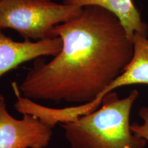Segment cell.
I'll return each instance as SVG.
<instances>
[{
	"mask_svg": "<svg viewBox=\"0 0 148 148\" xmlns=\"http://www.w3.org/2000/svg\"><path fill=\"white\" fill-rule=\"evenodd\" d=\"M62 49L52 60L36 59L18 89L32 100L86 103L96 99L124 71L132 40L117 17L95 5L53 31Z\"/></svg>",
	"mask_w": 148,
	"mask_h": 148,
	"instance_id": "6da1fadb",
	"label": "cell"
},
{
	"mask_svg": "<svg viewBox=\"0 0 148 148\" xmlns=\"http://www.w3.org/2000/svg\"><path fill=\"white\" fill-rule=\"evenodd\" d=\"M63 3L79 7L95 5L109 11L119 20L131 40L136 33L147 36V25L132 0H63Z\"/></svg>",
	"mask_w": 148,
	"mask_h": 148,
	"instance_id": "52a82bcc",
	"label": "cell"
},
{
	"mask_svg": "<svg viewBox=\"0 0 148 148\" xmlns=\"http://www.w3.org/2000/svg\"><path fill=\"white\" fill-rule=\"evenodd\" d=\"M83 7L52 0H0V29H12L25 39L51 38L59 24L77 17Z\"/></svg>",
	"mask_w": 148,
	"mask_h": 148,
	"instance_id": "3957f363",
	"label": "cell"
},
{
	"mask_svg": "<svg viewBox=\"0 0 148 148\" xmlns=\"http://www.w3.org/2000/svg\"><path fill=\"white\" fill-rule=\"evenodd\" d=\"M52 134V127L33 114L14 118L0 94V148H46Z\"/></svg>",
	"mask_w": 148,
	"mask_h": 148,
	"instance_id": "277c9868",
	"label": "cell"
},
{
	"mask_svg": "<svg viewBox=\"0 0 148 148\" xmlns=\"http://www.w3.org/2000/svg\"><path fill=\"white\" fill-rule=\"evenodd\" d=\"M139 96L133 89L126 97L115 91L103 96L95 111L60 123L71 148H145L147 140L135 134L130 123L133 104Z\"/></svg>",
	"mask_w": 148,
	"mask_h": 148,
	"instance_id": "7a4b0ae2",
	"label": "cell"
},
{
	"mask_svg": "<svg viewBox=\"0 0 148 148\" xmlns=\"http://www.w3.org/2000/svg\"><path fill=\"white\" fill-rule=\"evenodd\" d=\"M0 29V78L11 70L42 56H54L62 49L59 37L33 41L24 39L16 41Z\"/></svg>",
	"mask_w": 148,
	"mask_h": 148,
	"instance_id": "5b68a950",
	"label": "cell"
},
{
	"mask_svg": "<svg viewBox=\"0 0 148 148\" xmlns=\"http://www.w3.org/2000/svg\"><path fill=\"white\" fill-rule=\"evenodd\" d=\"M132 41V58L123 73L92 100L98 106H101L103 96L116 88L134 84L148 85V37L146 35L136 33Z\"/></svg>",
	"mask_w": 148,
	"mask_h": 148,
	"instance_id": "8992f818",
	"label": "cell"
},
{
	"mask_svg": "<svg viewBox=\"0 0 148 148\" xmlns=\"http://www.w3.org/2000/svg\"><path fill=\"white\" fill-rule=\"evenodd\" d=\"M138 115L143 120V123L140 124L134 122L131 124V130L135 134L145 138L148 143V107L140 108L138 112Z\"/></svg>",
	"mask_w": 148,
	"mask_h": 148,
	"instance_id": "ba28073f",
	"label": "cell"
}]
</instances>
